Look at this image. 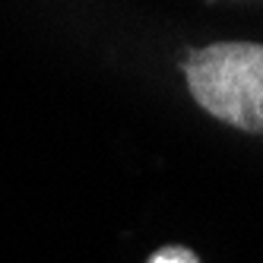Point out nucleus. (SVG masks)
Wrapping results in <instances>:
<instances>
[{
  "label": "nucleus",
  "instance_id": "obj_1",
  "mask_svg": "<svg viewBox=\"0 0 263 263\" xmlns=\"http://www.w3.org/2000/svg\"><path fill=\"white\" fill-rule=\"evenodd\" d=\"M191 96L248 134H263V45L222 42L194 51L184 61Z\"/></svg>",
  "mask_w": 263,
  "mask_h": 263
},
{
  "label": "nucleus",
  "instance_id": "obj_2",
  "mask_svg": "<svg viewBox=\"0 0 263 263\" xmlns=\"http://www.w3.org/2000/svg\"><path fill=\"white\" fill-rule=\"evenodd\" d=\"M153 263H197V257H194V254H187V251L172 248V251L156 254V257H153Z\"/></svg>",
  "mask_w": 263,
  "mask_h": 263
}]
</instances>
